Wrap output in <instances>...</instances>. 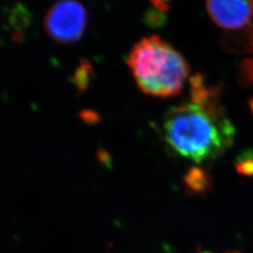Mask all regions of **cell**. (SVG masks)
<instances>
[{
	"label": "cell",
	"mask_w": 253,
	"mask_h": 253,
	"mask_svg": "<svg viewBox=\"0 0 253 253\" xmlns=\"http://www.w3.org/2000/svg\"><path fill=\"white\" fill-rule=\"evenodd\" d=\"M126 63L139 89L159 98L178 95L190 75L186 59L159 36L140 40L128 54Z\"/></svg>",
	"instance_id": "cell-2"
},
{
	"label": "cell",
	"mask_w": 253,
	"mask_h": 253,
	"mask_svg": "<svg viewBox=\"0 0 253 253\" xmlns=\"http://www.w3.org/2000/svg\"><path fill=\"white\" fill-rule=\"evenodd\" d=\"M87 25V12L80 2L61 0L46 13L43 26L47 35L61 44L80 40Z\"/></svg>",
	"instance_id": "cell-3"
},
{
	"label": "cell",
	"mask_w": 253,
	"mask_h": 253,
	"mask_svg": "<svg viewBox=\"0 0 253 253\" xmlns=\"http://www.w3.org/2000/svg\"><path fill=\"white\" fill-rule=\"evenodd\" d=\"M209 253V252H205V253ZM238 253V252H230V253Z\"/></svg>",
	"instance_id": "cell-6"
},
{
	"label": "cell",
	"mask_w": 253,
	"mask_h": 253,
	"mask_svg": "<svg viewBox=\"0 0 253 253\" xmlns=\"http://www.w3.org/2000/svg\"><path fill=\"white\" fill-rule=\"evenodd\" d=\"M252 35H251V40H250V44L253 49V29H252ZM243 73L244 76L250 82H253V58L250 59L249 61H247L244 64V68H243Z\"/></svg>",
	"instance_id": "cell-5"
},
{
	"label": "cell",
	"mask_w": 253,
	"mask_h": 253,
	"mask_svg": "<svg viewBox=\"0 0 253 253\" xmlns=\"http://www.w3.org/2000/svg\"><path fill=\"white\" fill-rule=\"evenodd\" d=\"M206 5L213 22L225 29L244 27L253 16V1H208Z\"/></svg>",
	"instance_id": "cell-4"
},
{
	"label": "cell",
	"mask_w": 253,
	"mask_h": 253,
	"mask_svg": "<svg viewBox=\"0 0 253 253\" xmlns=\"http://www.w3.org/2000/svg\"><path fill=\"white\" fill-rule=\"evenodd\" d=\"M190 99L169 109L162 123L168 146L182 158L196 163L213 161L235 141V126L219 104L216 90L201 76L190 79Z\"/></svg>",
	"instance_id": "cell-1"
}]
</instances>
